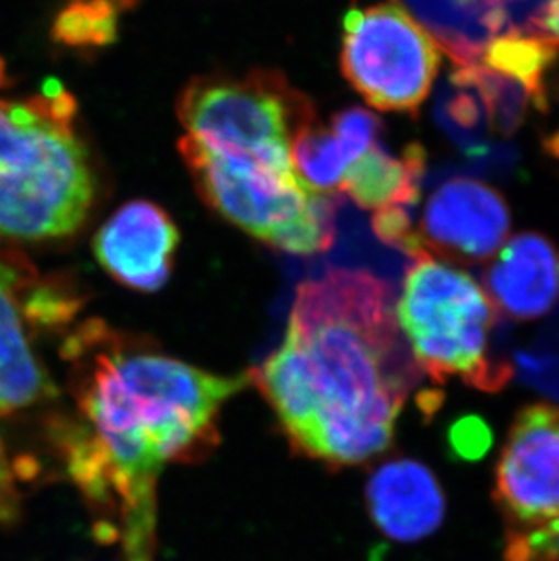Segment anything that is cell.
I'll list each match as a JSON object with an SVG mask.
<instances>
[{"label": "cell", "instance_id": "obj_4", "mask_svg": "<svg viewBox=\"0 0 559 561\" xmlns=\"http://www.w3.org/2000/svg\"><path fill=\"white\" fill-rule=\"evenodd\" d=\"M395 312L418 371L434 383L459 380L498 392L511 381V364L492 355L491 334L502 317L467 271L431 253L412 260Z\"/></svg>", "mask_w": 559, "mask_h": 561}, {"label": "cell", "instance_id": "obj_1", "mask_svg": "<svg viewBox=\"0 0 559 561\" xmlns=\"http://www.w3.org/2000/svg\"><path fill=\"white\" fill-rule=\"evenodd\" d=\"M66 347L77 362V414L60 431L66 469L106 516L122 561H155L159 478L212 444L246 378L132 347L101 323H85Z\"/></svg>", "mask_w": 559, "mask_h": 561}, {"label": "cell", "instance_id": "obj_7", "mask_svg": "<svg viewBox=\"0 0 559 561\" xmlns=\"http://www.w3.org/2000/svg\"><path fill=\"white\" fill-rule=\"evenodd\" d=\"M442 48L401 0L351 8L343 16L340 68L378 112L417 115L438 77Z\"/></svg>", "mask_w": 559, "mask_h": 561}, {"label": "cell", "instance_id": "obj_14", "mask_svg": "<svg viewBox=\"0 0 559 561\" xmlns=\"http://www.w3.org/2000/svg\"><path fill=\"white\" fill-rule=\"evenodd\" d=\"M381 121L364 107L336 113L329 126L312 123L290 144L296 175L320 193L338 190L349 165L376 144Z\"/></svg>", "mask_w": 559, "mask_h": 561}, {"label": "cell", "instance_id": "obj_18", "mask_svg": "<svg viewBox=\"0 0 559 561\" xmlns=\"http://www.w3.org/2000/svg\"><path fill=\"white\" fill-rule=\"evenodd\" d=\"M505 561H559V514L531 525L509 527Z\"/></svg>", "mask_w": 559, "mask_h": 561}, {"label": "cell", "instance_id": "obj_5", "mask_svg": "<svg viewBox=\"0 0 559 561\" xmlns=\"http://www.w3.org/2000/svg\"><path fill=\"white\" fill-rule=\"evenodd\" d=\"M179 151L202 201L227 222L285 253L306 256L333 245L334 198L306 186L296 171L227 159L187 135Z\"/></svg>", "mask_w": 559, "mask_h": 561}, {"label": "cell", "instance_id": "obj_9", "mask_svg": "<svg viewBox=\"0 0 559 561\" xmlns=\"http://www.w3.org/2000/svg\"><path fill=\"white\" fill-rule=\"evenodd\" d=\"M418 231L429 253L445 262H483L511 233V211L500 191L476 179L454 176L429 196Z\"/></svg>", "mask_w": 559, "mask_h": 561}, {"label": "cell", "instance_id": "obj_15", "mask_svg": "<svg viewBox=\"0 0 559 561\" xmlns=\"http://www.w3.org/2000/svg\"><path fill=\"white\" fill-rule=\"evenodd\" d=\"M425 175V149L422 144H409L400 157L373 144L360 159L345 171L338 190L362 209L409 207L420 198Z\"/></svg>", "mask_w": 559, "mask_h": 561}, {"label": "cell", "instance_id": "obj_19", "mask_svg": "<svg viewBox=\"0 0 559 561\" xmlns=\"http://www.w3.org/2000/svg\"><path fill=\"white\" fill-rule=\"evenodd\" d=\"M370 224L376 237L384 244L391 245L395 250L411 256L412 260L429 253L423 244L422 234L412 226L411 215L406 207L392 206L378 209Z\"/></svg>", "mask_w": 559, "mask_h": 561}, {"label": "cell", "instance_id": "obj_6", "mask_svg": "<svg viewBox=\"0 0 559 561\" xmlns=\"http://www.w3.org/2000/svg\"><path fill=\"white\" fill-rule=\"evenodd\" d=\"M187 137L227 159L295 171L290 144L315 123L311 102L278 71L196 77L176 102Z\"/></svg>", "mask_w": 559, "mask_h": 561}, {"label": "cell", "instance_id": "obj_11", "mask_svg": "<svg viewBox=\"0 0 559 561\" xmlns=\"http://www.w3.org/2000/svg\"><path fill=\"white\" fill-rule=\"evenodd\" d=\"M35 282L24 260L0 259V420L54 394L48 373L27 334L19 293Z\"/></svg>", "mask_w": 559, "mask_h": 561}, {"label": "cell", "instance_id": "obj_12", "mask_svg": "<svg viewBox=\"0 0 559 561\" xmlns=\"http://www.w3.org/2000/svg\"><path fill=\"white\" fill-rule=\"evenodd\" d=\"M367 507L376 527L391 540H423L445 516V496L434 472L409 458L387 461L367 483Z\"/></svg>", "mask_w": 559, "mask_h": 561}, {"label": "cell", "instance_id": "obj_2", "mask_svg": "<svg viewBox=\"0 0 559 561\" xmlns=\"http://www.w3.org/2000/svg\"><path fill=\"white\" fill-rule=\"evenodd\" d=\"M253 380L293 447L312 460L347 467L380 455L420 380L392 287L349 270L301 284L284 340Z\"/></svg>", "mask_w": 559, "mask_h": 561}, {"label": "cell", "instance_id": "obj_20", "mask_svg": "<svg viewBox=\"0 0 559 561\" xmlns=\"http://www.w3.org/2000/svg\"><path fill=\"white\" fill-rule=\"evenodd\" d=\"M450 449L464 460H478L491 447V431L480 419H461L448 433Z\"/></svg>", "mask_w": 559, "mask_h": 561}, {"label": "cell", "instance_id": "obj_8", "mask_svg": "<svg viewBox=\"0 0 559 561\" xmlns=\"http://www.w3.org/2000/svg\"><path fill=\"white\" fill-rule=\"evenodd\" d=\"M494 502L511 527L559 514V408L531 403L516 414L497 472Z\"/></svg>", "mask_w": 559, "mask_h": 561}, {"label": "cell", "instance_id": "obj_22", "mask_svg": "<svg viewBox=\"0 0 559 561\" xmlns=\"http://www.w3.org/2000/svg\"><path fill=\"white\" fill-rule=\"evenodd\" d=\"M545 149H547L555 159L559 160V131L555 133V135H550V137L545 140Z\"/></svg>", "mask_w": 559, "mask_h": 561}, {"label": "cell", "instance_id": "obj_3", "mask_svg": "<svg viewBox=\"0 0 559 561\" xmlns=\"http://www.w3.org/2000/svg\"><path fill=\"white\" fill-rule=\"evenodd\" d=\"M75 117L77 102L55 79L30 101H0V237L64 239L84 224L95 175Z\"/></svg>", "mask_w": 559, "mask_h": 561}, {"label": "cell", "instance_id": "obj_17", "mask_svg": "<svg viewBox=\"0 0 559 561\" xmlns=\"http://www.w3.org/2000/svg\"><path fill=\"white\" fill-rule=\"evenodd\" d=\"M122 0H69L55 16L52 37L71 48L115 43Z\"/></svg>", "mask_w": 559, "mask_h": 561}, {"label": "cell", "instance_id": "obj_13", "mask_svg": "<svg viewBox=\"0 0 559 561\" xmlns=\"http://www.w3.org/2000/svg\"><path fill=\"white\" fill-rule=\"evenodd\" d=\"M486 291L500 317H544L559 297V256L552 242L538 233L509 240L487 271Z\"/></svg>", "mask_w": 559, "mask_h": 561}, {"label": "cell", "instance_id": "obj_10", "mask_svg": "<svg viewBox=\"0 0 559 561\" xmlns=\"http://www.w3.org/2000/svg\"><path fill=\"white\" fill-rule=\"evenodd\" d=\"M180 233L164 207L132 201L102 224L93 240L102 270L135 291H159L173 273Z\"/></svg>", "mask_w": 559, "mask_h": 561}, {"label": "cell", "instance_id": "obj_21", "mask_svg": "<svg viewBox=\"0 0 559 561\" xmlns=\"http://www.w3.org/2000/svg\"><path fill=\"white\" fill-rule=\"evenodd\" d=\"M525 30L545 33L559 41V0H547L538 13L528 19Z\"/></svg>", "mask_w": 559, "mask_h": 561}, {"label": "cell", "instance_id": "obj_23", "mask_svg": "<svg viewBox=\"0 0 559 561\" xmlns=\"http://www.w3.org/2000/svg\"><path fill=\"white\" fill-rule=\"evenodd\" d=\"M4 85H8V77H5L4 60L0 57V88H4Z\"/></svg>", "mask_w": 559, "mask_h": 561}, {"label": "cell", "instance_id": "obj_16", "mask_svg": "<svg viewBox=\"0 0 559 561\" xmlns=\"http://www.w3.org/2000/svg\"><path fill=\"white\" fill-rule=\"evenodd\" d=\"M559 59V41L545 33L511 30L481 46L478 60L527 91L534 110L549 107V73Z\"/></svg>", "mask_w": 559, "mask_h": 561}]
</instances>
